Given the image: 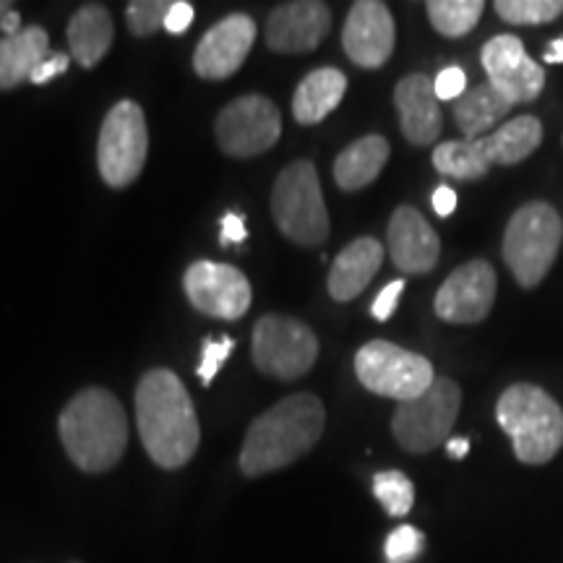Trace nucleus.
<instances>
[{"label":"nucleus","mask_w":563,"mask_h":563,"mask_svg":"<svg viewBox=\"0 0 563 563\" xmlns=\"http://www.w3.org/2000/svg\"><path fill=\"white\" fill-rule=\"evenodd\" d=\"M136 422L146 454L162 470H180L201 441L191 394L173 371L154 368L136 386Z\"/></svg>","instance_id":"f257e3e1"},{"label":"nucleus","mask_w":563,"mask_h":563,"mask_svg":"<svg viewBox=\"0 0 563 563\" xmlns=\"http://www.w3.org/2000/svg\"><path fill=\"white\" fill-rule=\"evenodd\" d=\"M327 410L313 394H290L251 422L241 449L245 477H262L298 462L319 443Z\"/></svg>","instance_id":"f03ea898"},{"label":"nucleus","mask_w":563,"mask_h":563,"mask_svg":"<svg viewBox=\"0 0 563 563\" xmlns=\"http://www.w3.org/2000/svg\"><path fill=\"white\" fill-rule=\"evenodd\" d=\"M58 433L68 460L81 473L100 475L121 462L129 446V418L115 394L89 386L63 407Z\"/></svg>","instance_id":"7ed1b4c3"},{"label":"nucleus","mask_w":563,"mask_h":563,"mask_svg":"<svg viewBox=\"0 0 563 563\" xmlns=\"http://www.w3.org/2000/svg\"><path fill=\"white\" fill-rule=\"evenodd\" d=\"M496 420L522 464H548L563 449V410L545 389L514 384L498 397Z\"/></svg>","instance_id":"20e7f679"},{"label":"nucleus","mask_w":563,"mask_h":563,"mask_svg":"<svg viewBox=\"0 0 563 563\" xmlns=\"http://www.w3.org/2000/svg\"><path fill=\"white\" fill-rule=\"evenodd\" d=\"M563 238L561 214L551 203L530 201L511 214L504 232V262L514 279L532 290L548 277Z\"/></svg>","instance_id":"39448f33"},{"label":"nucleus","mask_w":563,"mask_h":563,"mask_svg":"<svg viewBox=\"0 0 563 563\" xmlns=\"http://www.w3.org/2000/svg\"><path fill=\"white\" fill-rule=\"evenodd\" d=\"M272 214L282 235L298 245H321L329 238V211L311 159H298L279 173L272 188Z\"/></svg>","instance_id":"423d86ee"},{"label":"nucleus","mask_w":563,"mask_h":563,"mask_svg":"<svg viewBox=\"0 0 563 563\" xmlns=\"http://www.w3.org/2000/svg\"><path fill=\"white\" fill-rule=\"evenodd\" d=\"M462 407V389L452 378H435L420 397L399 402L391 433L410 454H428L449 441Z\"/></svg>","instance_id":"0eeeda50"},{"label":"nucleus","mask_w":563,"mask_h":563,"mask_svg":"<svg viewBox=\"0 0 563 563\" xmlns=\"http://www.w3.org/2000/svg\"><path fill=\"white\" fill-rule=\"evenodd\" d=\"M355 373L365 389L397 402H410L435 382L428 357L386 340H373L357 350Z\"/></svg>","instance_id":"6e6552de"},{"label":"nucleus","mask_w":563,"mask_h":563,"mask_svg":"<svg viewBox=\"0 0 563 563\" xmlns=\"http://www.w3.org/2000/svg\"><path fill=\"white\" fill-rule=\"evenodd\" d=\"M150 154V129L144 110L133 100H121L104 115L97 167L110 188H125L139 178Z\"/></svg>","instance_id":"1a4fd4ad"},{"label":"nucleus","mask_w":563,"mask_h":563,"mask_svg":"<svg viewBox=\"0 0 563 563\" xmlns=\"http://www.w3.org/2000/svg\"><path fill=\"white\" fill-rule=\"evenodd\" d=\"M319 340L311 327L290 316H264L253 327V363L266 376L295 382L313 368Z\"/></svg>","instance_id":"9d476101"},{"label":"nucleus","mask_w":563,"mask_h":563,"mask_svg":"<svg viewBox=\"0 0 563 563\" xmlns=\"http://www.w3.org/2000/svg\"><path fill=\"white\" fill-rule=\"evenodd\" d=\"M214 136L220 150L235 159L269 152L282 136L277 104L262 95L238 97L217 115Z\"/></svg>","instance_id":"9b49d317"},{"label":"nucleus","mask_w":563,"mask_h":563,"mask_svg":"<svg viewBox=\"0 0 563 563\" xmlns=\"http://www.w3.org/2000/svg\"><path fill=\"white\" fill-rule=\"evenodd\" d=\"M183 290L196 311L211 319L238 321L251 308V282L241 269L220 262H194L183 277Z\"/></svg>","instance_id":"f8f14e48"},{"label":"nucleus","mask_w":563,"mask_h":563,"mask_svg":"<svg viewBox=\"0 0 563 563\" xmlns=\"http://www.w3.org/2000/svg\"><path fill=\"white\" fill-rule=\"evenodd\" d=\"M496 269L483 258L462 264L435 292L433 311L446 323H481L496 302Z\"/></svg>","instance_id":"ddd939ff"},{"label":"nucleus","mask_w":563,"mask_h":563,"mask_svg":"<svg viewBox=\"0 0 563 563\" xmlns=\"http://www.w3.org/2000/svg\"><path fill=\"white\" fill-rule=\"evenodd\" d=\"M488 81L514 104L538 100L545 87V70L525 51V42L514 34H498L485 42L481 53Z\"/></svg>","instance_id":"4468645a"},{"label":"nucleus","mask_w":563,"mask_h":563,"mask_svg":"<svg viewBox=\"0 0 563 563\" xmlns=\"http://www.w3.org/2000/svg\"><path fill=\"white\" fill-rule=\"evenodd\" d=\"M397 26L389 5L382 0H357L342 30V47L361 68H382L391 58Z\"/></svg>","instance_id":"2eb2a0df"},{"label":"nucleus","mask_w":563,"mask_h":563,"mask_svg":"<svg viewBox=\"0 0 563 563\" xmlns=\"http://www.w3.org/2000/svg\"><path fill=\"white\" fill-rule=\"evenodd\" d=\"M256 42V21L245 13H232L203 34L194 53V68L201 79H230L249 58Z\"/></svg>","instance_id":"dca6fc26"},{"label":"nucleus","mask_w":563,"mask_h":563,"mask_svg":"<svg viewBox=\"0 0 563 563\" xmlns=\"http://www.w3.org/2000/svg\"><path fill=\"white\" fill-rule=\"evenodd\" d=\"M332 30V9L319 0L282 3L266 21V45L274 53H311Z\"/></svg>","instance_id":"f3484780"},{"label":"nucleus","mask_w":563,"mask_h":563,"mask_svg":"<svg viewBox=\"0 0 563 563\" xmlns=\"http://www.w3.org/2000/svg\"><path fill=\"white\" fill-rule=\"evenodd\" d=\"M386 241H389L391 262L399 272L428 274L439 264V235L415 207L394 209L389 228H386Z\"/></svg>","instance_id":"a211bd4d"},{"label":"nucleus","mask_w":563,"mask_h":563,"mask_svg":"<svg viewBox=\"0 0 563 563\" xmlns=\"http://www.w3.org/2000/svg\"><path fill=\"white\" fill-rule=\"evenodd\" d=\"M394 104L399 112L405 139L415 146H428L439 139L443 118L433 81L426 74H410L394 89Z\"/></svg>","instance_id":"6ab92c4d"},{"label":"nucleus","mask_w":563,"mask_h":563,"mask_svg":"<svg viewBox=\"0 0 563 563\" xmlns=\"http://www.w3.org/2000/svg\"><path fill=\"white\" fill-rule=\"evenodd\" d=\"M384 245L376 238H357L342 249L329 272V295L336 302H350L371 285L384 264Z\"/></svg>","instance_id":"aec40b11"},{"label":"nucleus","mask_w":563,"mask_h":563,"mask_svg":"<svg viewBox=\"0 0 563 563\" xmlns=\"http://www.w3.org/2000/svg\"><path fill=\"white\" fill-rule=\"evenodd\" d=\"M347 95V76L340 68H316L298 84L292 97V115L300 125H316L340 108Z\"/></svg>","instance_id":"412c9836"},{"label":"nucleus","mask_w":563,"mask_h":563,"mask_svg":"<svg viewBox=\"0 0 563 563\" xmlns=\"http://www.w3.org/2000/svg\"><path fill=\"white\" fill-rule=\"evenodd\" d=\"M112 37H115V26L102 3L81 5L68 21L70 55L84 68H95L108 55Z\"/></svg>","instance_id":"4be33fe9"},{"label":"nucleus","mask_w":563,"mask_h":563,"mask_svg":"<svg viewBox=\"0 0 563 563\" xmlns=\"http://www.w3.org/2000/svg\"><path fill=\"white\" fill-rule=\"evenodd\" d=\"M51 55V37L42 26H26L13 37H0V91L32 79L34 68Z\"/></svg>","instance_id":"5701e85b"},{"label":"nucleus","mask_w":563,"mask_h":563,"mask_svg":"<svg viewBox=\"0 0 563 563\" xmlns=\"http://www.w3.org/2000/svg\"><path fill=\"white\" fill-rule=\"evenodd\" d=\"M391 146L389 141L378 133L357 139L355 144H350L340 157L334 162V180L342 191H361L368 188L373 180L382 175V170L389 162Z\"/></svg>","instance_id":"b1692460"},{"label":"nucleus","mask_w":563,"mask_h":563,"mask_svg":"<svg viewBox=\"0 0 563 563\" xmlns=\"http://www.w3.org/2000/svg\"><path fill=\"white\" fill-rule=\"evenodd\" d=\"M511 108L514 102L509 97H504L490 81H485L464 91L460 100L454 102V123L467 136V141H477L488 136L498 121L509 115Z\"/></svg>","instance_id":"393cba45"},{"label":"nucleus","mask_w":563,"mask_h":563,"mask_svg":"<svg viewBox=\"0 0 563 563\" xmlns=\"http://www.w3.org/2000/svg\"><path fill=\"white\" fill-rule=\"evenodd\" d=\"M490 165H519L543 144V123L534 115H519L481 139Z\"/></svg>","instance_id":"a878e982"},{"label":"nucleus","mask_w":563,"mask_h":563,"mask_svg":"<svg viewBox=\"0 0 563 563\" xmlns=\"http://www.w3.org/2000/svg\"><path fill=\"white\" fill-rule=\"evenodd\" d=\"M433 167L446 178L456 180H481L490 173V159L477 141H443L433 152Z\"/></svg>","instance_id":"bb28decb"},{"label":"nucleus","mask_w":563,"mask_h":563,"mask_svg":"<svg viewBox=\"0 0 563 563\" xmlns=\"http://www.w3.org/2000/svg\"><path fill=\"white\" fill-rule=\"evenodd\" d=\"M426 9L433 30L443 37L456 40L475 30L485 11V3L483 0H431Z\"/></svg>","instance_id":"cd10ccee"},{"label":"nucleus","mask_w":563,"mask_h":563,"mask_svg":"<svg viewBox=\"0 0 563 563\" xmlns=\"http://www.w3.org/2000/svg\"><path fill=\"white\" fill-rule=\"evenodd\" d=\"M498 19L514 26L551 24L563 13V0H496Z\"/></svg>","instance_id":"c85d7f7f"},{"label":"nucleus","mask_w":563,"mask_h":563,"mask_svg":"<svg viewBox=\"0 0 563 563\" xmlns=\"http://www.w3.org/2000/svg\"><path fill=\"white\" fill-rule=\"evenodd\" d=\"M373 496L378 498L389 517H405L415 504V485L399 470H384L373 477Z\"/></svg>","instance_id":"c756f323"},{"label":"nucleus","mask_w":563,"mask_h":563,"mask_svg":"<svg viewBox=\"0 0 563 563\" xmlns=\"http://www.w3.org/2000/svg\"><path fill=\"white\" fill-rule=\"evenodd\" d=\"M170 0H133L125 9L129 30L136 37H150V34L165 30L167 13H170Z\"/></svg>","instance_id":"7c9ffc66"},{"label":"nucleus","mask_w":563,"mask_h":563,"mask_svg":"<svg viewBox=\"0 0 563 563\" xmlns=\"http://www.w3.org/2000/svg\"><path fill=\"white\" fill-rule=\"evenodd\" d=\"M422 548H426V534H422L418 527L402 525L386 538L384 553L389 563H412L418 561Z\"/></svg>","instance_id":"2f4dec72"},{"label":"nucleus","mask_w":563,"mask_h":563,"mask_svg":"<svg viewBox=\"0 0 563 563\" xmlns=\"http://www.w3.org/2000/svg\"><path fill=\"white\" fill-rule=\"evenodd\" d=\"M232 347H235L232 336H222V340H211V336H209V340L203 342L199 368H196V373H199V378H201L203 386H211V382H214V376H217V373H220L224 361H228V357H230Z\"/></svg>","instance_id":"473e14b6"},{"label":"nucleus","mask_w":563,"mask_h":563,"mask_svg":"<svg viewBox=\"0 0 563 563\" xmlns=\"http://www.w3.org/2000/svg\"><path fill=\"white\" fill-rule=\"evenodd\" d=\"M433 89H435V97L446 102H456L460 97L467 91V76H464V70L460 66H452V68H443L439 76H435L433 81Z\"/></svg>","instance_id":"72a5a7b5"},{"label":"nucleus","mask_w":563,"mask_h":563,"mask_svg":"<svg viewBox=\"0 0 563 563\" xmlns=\"http://www.w3.org/2000/svg\"><path fill=\"white\" fill-rule=\"evenodd\" d=\"M402 292H405V279L389 282V285H386L384 290L378 292V298L373 300V306H371L373 319L389 321L394 311H397V302H399V298H402Z\"/></svg>","instance_id":"f704fd0d"},{"label":"nucleus","mask_w":563,"mask_h":563,"mask_svg":"<svg viewBox=\"0 0 563 563\" xmlns=\"http://www.w3.org/2000/svg\"><path fill=\"white\" fill-rule=\"evenodd\" d=\"M68 63H70V55L68 53H51L45 60L40 63L37 68H34V74H32L30 81L37 84V87H42V84L53 81L55 76L66 74Z\"/></svg>","instance_id":"c9c22d12"},{"label":"nucleus","mask_w":563,"mask_h":563,"mask_svg":"<svg viewBox=\"0 0 563 563\" xmlns=\"http://www.w3.org/2000/svg\"><path fill=\"white\" fill-rule=\"evenodd\" d=\"M191 24H194V5L186 3V0L173 3V9L167 13V21H165V32L183 34Z\"/></svg>","instance_id":"e433bc0d"},{"label":"nucleus","mask_w":563,"mask_h":563,"mask_svg":"<svg viewBox=\"0 0 563 563\" xmlns=\"http://www.w3.org/2000/svg\"><path fill=\"white\" fill-rule=\"evenodd\" d=\"M249 238V230H245V217L241 214H224L222 220V245H232V243H243Z\"/></svg>","instance_id":"4c0bfd02"},{"label":"nucleus","mask_w":563,"mask_h":563,"mask_svg":"<svg viewBox=\"0 0 563 563\" xmlns=\"http://www.w3.org/2000/svg\"><path fill=\"white\" fill-rule=\"evenodd\" d=\"M433 211L439 217H449V214H454V209H456V194L452 191V188L449 186H439L433 191Z\"/></svg>","instance_id":"58836bf2"},{"label":"nucleus","mask_w":563,"mask_h":563,"mask_svg":"<svg viewBox=\"0 0 563 563\" xmlns=\"http://www.w3.org/2000/svg\"><path fill=\"white\" fill-rule=\"evenodd\" d=\"M0 30L5 32V37H13V34H19V32H21V16H19V11L5 13V16L0 19Z\"/></svg>","instance_id":"ea45409f"},{"label":"nucleus","mask_w":563,"mask_h":563,"mask_svg":"<svg viewBox=\"0 0 563 563\" xmlns=\"http://www.w3.org/2000/svg\"><path fill=\"white\" fill-rule=\"evenodd\" d=\"M470 452V441L467 439H449L446 441V454L452 456V460H464Z\"/></svg>","instance_id":"a19ab883"},{"label":"nucleus","mask_w":563,"mask_h":563,"mask_svg":"<svg viewBox=\"0 0 563 563\" xmlns=\"http://www.w3.org/2000/svg\"><path fill=\"white\" fill-rule=\"evenodd\" d=\"M543 58H545V63H563V40L561 37L553 40L551 45H548Z\"/></svg>","instance_id":"79ce46f5"},{"label":"nucleus","mask_w":563,"mask_h":563,"mask_svg":"<svg viewBox=\"0 0 563 563\" xmlns=\"http://www.w3.org/2000/svg\"><path fill=\"white\" fill-rule=\"evenodd\" d=\"M13 11V5L9 3V0H0V19L5 16V13H11Z\"/></svg>","instance_id":"37998d69"},{"label":"nucleus","mask_w":563,"mask_h":563,"mask_svg":"<svg viewBox=\"0 0 563 563\" xmlns=\"http://www.w3.org/2000/svg\"><path fill=\"white\" fill-rule=\"evenodd\" d=\"M74 563H79V561H74Z\"/></svg>","instance_id":"c03bdc74"}]
</instances>
